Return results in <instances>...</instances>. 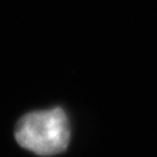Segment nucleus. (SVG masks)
Here are the masks:
<instances>
[{
	"instance_id": "nucleus-1",
	"label": "nucleus",
	"mask_w": 157,
	"mask_h": 157,
	"mask_svg": "<svg viewBox=\"0 0 157 157\" xmlns=\"http://www.w3.org/2000/svg\"><path fill=\"white\" fill-rule=\"evenodd\" d=\"M69 120L61 108L29 113L15 128L19 145L40 156L63 152L69 144Z\"/></svg>"
}]
</instances>
